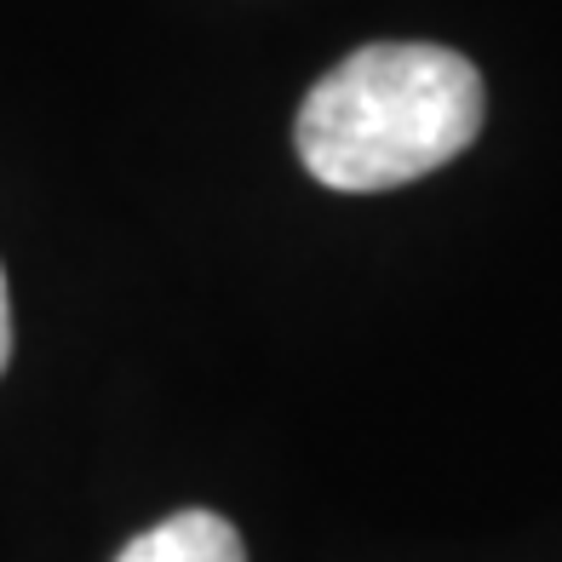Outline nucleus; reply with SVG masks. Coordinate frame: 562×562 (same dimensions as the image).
<instances>
[{
	"label": "nucleus",
	"mask_w": 562,
	"mask_h": 562,
	"mask_svg": "<svg viewBox=\"0 0 562 562\" xmlns=\"http://www.w3.org/2000/svg\"><path fill=\"white\" fill-rule=\"evenodd\" d=\"M12 362V311H7V270H0V373Z\"/></svg>",
	"instance_id": "obj_3"
},
{
	"label": "nucleus",
	"mask_w": 562,
	"mask_h": 562,
	"mask_svg": "<svg viewBox=\"0 0 562 562\" xmlns=\"http://www.w3.org/2000/svg\"><path fill=\"white\" fill-rule=\"evenodd\" d=\"M482 133V75L425 41H379L334 64L299 110V156L345 195L396 190L465 156Z\"/></svg>",
	"instance_id": "obj_1"
},
{
	"label": "nucleus",
	"mask_w": 562,
	"mask_h": 562,
	"mask_svg": "<svg viewBox=\"0 0 562 562\" xmlns=\"http://www.w3.org/2000/svg\"><path fill=\"white\" fill-rule=\"evenodd\" d=\"M115 562H247V546L218 510H178L144 528Z\"/></svg>",
	"instance_id": "obj_2"
}]
</instances>
